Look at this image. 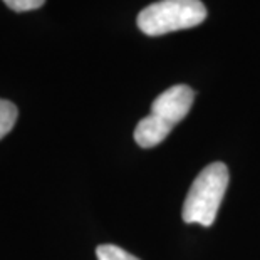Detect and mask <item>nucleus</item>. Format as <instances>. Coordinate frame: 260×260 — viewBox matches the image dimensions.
<instances>
[{
	"label": "nucleus",
	"instance_id": "1",
	"mask_svg": "<svg viewBox=\"0 0 260 260\" xmlns=\"http://www.w3.org/2000/svg\"><path fill=\"white\" fill-rule=\"evenodd\" d=\"M229 186V168L223 163L205 167L191 183L183 203L185 223L210 226L217 218L218 208Z\"/></svg>",
	"mask_w": 260,
	"mask_h": 260
},
{
	"label": "nucleus",
	"instance_id": "2",
	"mask_svg": "<svg viewBox=\"0 0 260 260\" xmlns=\"http://www.w3.org/2000/svg\"><path fill=\"white\" fill-rule=\"evenodd\" d=\"M207 19V7L200 0H159L138 15V27L146 36H165L191 29Z\"/></svg>",
	"mask_w": 260,
	"mask_h": 260
},
{
	"label": "nucleus",
	"instance_id": "3",
	"mask_svg": "<svg viewBox=\"0 0 260 260\" xmlns=\"http://www.w3.org/2000/svg\"><path fill=\"white\" fill-rule=\"evenodd\" d=\"M193 101H195V92L191 87L176 84L154 99L151 104V114L161 118L175 128V124H178L190 113Z\"/></svg>",
	"mask_w": 260,
	"mask_h": 260
},
{
	"label": "nucleus",
	"instance_id": "4",
	"mask_svg": "<svg viewBox=\"0 0 260 260\" xmlns=\"http://www.w3.org/2000/svg\"><path fill=\"white\" fill-rule=\"evenodd\" d=\"M173 129V126L168 124L167 121L154 114H149L143 118L140 123L136 124L135 129V141L141 148H153L158 146L159 143L167 140V136Z\"/></svg>",
	"mask_w": 260,
	"mask_h": 260
},
{
	"label": "nucleus",
	"instance_id": "5",
	"mask_svg": "<svg viewBox=\"0 0 260 260\" xmlns=\"http://www.w3.org/2000/svg\"><path fill=\"white\" fill-rule=\"evenodd\" d=\"M17 118H19L17 106L10 101L0 99V140H2L7 133H10Z\"/></svg>",
	"mask_w": 260,
	"mask_h": 260
},
{
	"label": "nucleus",
	"instance_id": "6",
	"mask_svg": "<svg viewBox=\"0 0 260 260\" xmlns=\"http://www.w3.org/2000/svg\"><path fill=\"white\" fill-rule=\"evenodd\" d=\"M96 257L98 260H140L133 253L126 252L124 248H121L113 243H104L96 248Z\"/></svg>",
	"mask_w": 260,
	"mask_h": 260
},
{
	"label": "nucleus",
	"instance_id": "7",
	"mask_svg": "<svg viewBox=\"0 0 260 260\" xmlns=\"http://www.w3.org/2000/svg\"><path fill=\"white\" fill-rule=\"evenodd\" d=\"M4 4L14 12H29L42 7L46 0H4Z\"/></svg>",
	"mask_w": 260,
	"mask_h": 260
}]
</instances>
